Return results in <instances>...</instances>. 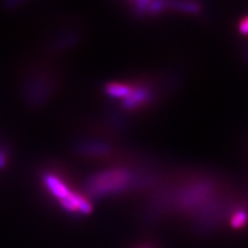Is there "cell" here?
Returning <instances> with one entry per match:
<instances>
[{
	"label": "cell",
	"mask_w": 248,
	"mask_h": 248,
	"mask_svg": "<svg viewBox=\"0 0 248 248\" xmlns=\"http://www.w3.org/2000/svg\"><path fill=\"white\" fill-rule=\"evenodd\" d=\"M131 182V175L126 170L116 169L93 176L88 182V190L95 197L123 191Z\"/></svg>",
	"instance_id": "cell-1"
},
{
	"label": "cell",
	"mask_w": 248,
	"mask_h": 248,
	"mask_svg": "<svg viewBox=\"0 0 248 248\" xmlns=\"http://www.w3.org/2000/svg\"><path fill=\"white\" fill-rule=\"evenodd\" d=\"M44 183L51 195L59 202L67 198L73 192L59 177L54 174H46L44 176Z\"/></svg>",
	"instance_id": "cell-2"
},
{
	"label": "cell",
	"mask_w": 248,
	"mask_h": 248,
	"mask_svg": "<svg viewBox=\"0 0 248 248\" xmlns=\"http://www.w3.org/2000/svg\"><path fill=\"white\" fill-rule=\"evenodd\" d=\"M149 98L150 92L148 89L145 87L138 88L136 90H131L130 94L126 97L125 102H124V106L128 108H133L146 102H148Z\"/></svg>",
	"instance_id": "cell-3"
},
{
	"label": "cell",
	"mask_w": 248,
	"mask_h": 248,
	"mask_svg": "<svg viewBox=\"0 0 248 248\" xmlns=\"http://www.w3.org/2000/svg\"><path fill=\"white\" fill-rule=\"evenodd\" d=\"M130 87H128L127 85H123V84H108L106 87V92L108 93V95H110L112 97L116 98H126L131 92Z\"/></svg>",
	"instance_id": "cell-4"
},
{
	"label": "cell",
	"mask_w": 248,
	"mask_h": 248,
	"mask_svg": "<svg viewBox=\"0 0 248 248\" xmlns=\"http://www.w3.org/2000/svg\"><path fill=\"white\" fill-rule=\"evenodd\" d=\"M248 222V213L244 210H238L232 216L231 224L234 229H240L244 227Z\"/></svg>",
	"instance_id": "cell-5"
},
{
	"label": "cell",
	"mask_w": 248,
	"mask_h": 248,
	"mask_svg": "<svg viewBox=\"0 0 248 248\" xmlns=\"http://www.w3.org/2000/svg\"><path fill=\"white\" fill-rule=\"evenodd\" d=\"M173 6H176L177 9H179L183 12L187 13H197L200 11V6L196 3H188V2H183V3H173Z\"/></svg>",
	"instance_id": "cell-6"
},
{
	"label": "cell",
	"mask_w": 248,
	"mask_h": 248,
	"mask_svg": "<svg viewBox=\"0 0 248 248\" xmlns=\"http://www.w3.org/2000/svg\"><path fill=\"white\" fill-rule=\"evenodd\" d=\"M239 30L242 34H248V17L242 20L241 23H240Z\"/></svg>",
	"instance_id": "cell-7"
},
{
	"label": "cell",
	"mask_w": 248,
	"mask_h": 248,
	"mask_svg": "<svg viewBox=\"0 0 248 248\" xmlns=\"http://www.w3.org/2000/svg\"><path fill=\"white\" fill-rule=\"evenodd\" d=\"M140 248H148V247H140Z\"/></svg>",
	"instance_id": "cell-8"
}]
</instances>
